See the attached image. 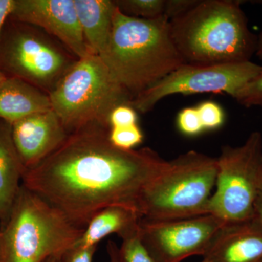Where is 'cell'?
<instances>
[{"instance_id": "obj_1", "label": "cell", "mask_w": 262, "mask_h": 262, "mask_svg": "<svg viewBox=\"0 0 262 262\" xmlns=\"http://www.w3.org/2000/svg\"><path fill=\"white\" fill-rule=\"evenodd\" d=\"M110 130L92 126L72 133L47 159L26 171L22 184L80 228L108 207L138 213L143 193L168 161L150 148L116 147Z\"/></svg>"}, {"instance_id": "obj_2", "label": "cell", "mask_w": 262, "mask_h": 262, "mask_svg": "<svg viewBox=\"0 0 262 262\" xmlns=\"http://www.w3.org/2000/svg\"><path fill=\"white\" fill-rule=\"evenodd\" d=\"M99 56L133 98L184 64L165 15L134 18L117 7L110 40Z\"/></svg>"}, {"instance_id": "obj_3", "label": "cell", "mask_w": 262, "mask_h": 262, "mask_svg": "<svg viewBox=\"0 0 262 262\" xmlns=\"http://www.w3.org/2000/svg\"><path fill=\"white\" fill-rule=\"evenodd\" d=\"M234 0H199L169 20L170 34L184 63L211 65L251 61L257 38Z\"/></svg>"}, {"instance_id": "obj_4", "label": "cell", "mask_w": 262, "mask_h": 262, "mask_svg": "<svg viewBox=\"0 0 262 262\" xmlns=\"http://www.w3.org/2000/svg\"><path fill=\"white\" fill-rule=\"evenodd\" d=\"M84 229L22 184L0 230L1 262H43L75 246Z\"/></svg>"}, {"instance_id": "obj_5", "label": "cell", "mask_w": 262, "mask_h": 262, "mask_svg": "<svg viewBox=\"0 0 262 262\" xmlns=\"http://www.w3.org/2000/svg\"><path fill=\"white\" fill-rule=\"evenodd\" d=\"M48 96L52 110L70 134L92 126L110 129L112 111L133 100L94 54L77 59Z\"/></svg>"}, {"instance_id": "obj_6", "label": "cell", "mask_w": 262, "mask_h": 262, "mask_svg": "<svg viewBox=\"0 0 262 262\" xmlns=\"http://www.w3.org/2000/svg\"><path fill=\"white\" fill-rule=\"evenodd\" d=\"M218 173L217 158L189 151L167 168L143 193L138 213L151 220L187 219L208 214Z\"/></svg>"}, {"instance_id": "obj_7", "label": "cell", "mask_w": 262, "mask_h": 262, "mask_svg": "<svg viewBox=\"0 0 262 262\" xmlns=\"http://www.w3.org/2000/svg\"><path fill=\"white\" fill-rule=\"evenodd\" d=\"M42 29L8 18L0 38V72L49 95L78 58Z\"/></svg>"}, {"instance_id": "obj_8", "label": "cell", "mask_w": 262, "mask_h": 262, "mask_svg": "<svg viewBox=\"0 0 262 262\" xmlns=\"http://www.w3.org/2000/svg\"><path fill=\"white\" fill-rule=\"evenodd\" d=\"M217 164L215 190L208 205V214L226 223L251 220L262 178L261 133L253 132L243 145L224 146Z\"/></svg>"}, {"instance_id": "obj_9", "label": "cell", "mask_w": 262, "mask_h": 262, "mask_svg": "<svg viewBox=\"0 0 262 262\" xmlns=\"http://www.w3.org/2000/svg\"><path fill=\"white\" fill-rule=\"evenodd\" d=\"M261 68L251 61L211 65L184 63L133 98L130 106L136 112L148 113L160 100L179 94L226 93L234 98Z\"/></svg>"}, {"instance_id": "obj_10", "label": "cell", "mask_w": 262, "mask_h": 262, "mask_svg": "<svg viewBox=\"0 0 262 262\" xmlns=\"http://www.w3.org/2000/svg\"><path fill=\"white\" fill-rule=\"evenodd\" d=\"M225 221L206 214L187 219L151 220L141 217L139 234L157 262H181L203 256Z\"/></svg>"}, {"instance_id": "obj_11", "label": "cell", "mask_w": 262, "mask_h": 262, "mask_svg": "<svg viewBox=\"0 0 262 262\" xmlns=\"http://www.w3.org/2000/svg\"><path fill=\"white\" fill-rule=\"evenodd\" d=\"M10 18L42 29L78 59L92 54L84 40L74 0H15Z\"/></svg>"}, {"instance_id": "obj_12", "label": "cell", "mask_w": 262, "mask_h": 262, "mask_svg": "<svg viewBox=\"0 0 262 262\" xmlns=\"http://www.w3.org/2000/svg\"><path fill=\"white\" fill-rule=\"evenodd\" d=\"M11 125L15 149L27 170L47 159L70 135L52 108L24 117Z\"/></svg>"}, {"instance_id": "obj_13", "label": "cell", "mask_w": 262, "mask_h": 262, "mask_svg": "<svg viewBox=\"0 0 262 262\" xmlns=\"http://www.w3.org/2000/svg\"><path fill=\"white\" fill-rule=\"evenodd\" d=\"M208 262H262V227L254 218L227 223L203 256Z\"/></svg>"}, {"instance_id": "obj_14", "label": "cell", "mask_w": 262, "mask_h": 262, "mask_svg": "<svg viewBox=\"0 0 262 262\" xmlns=\"http://www.w3.org/2000/svg\"><path fill=\"white\" fill-rule=\"evenodd\" d=\"M51 108L48 94L28 82L10 77L0 81V120L12 125Z\"/></svg>"}, {"instance_id": "obj_15", "label": "cell", "mask_w": 262, "mask_h": 262, "mask_svg": "<svg viewBox=\"0 0 262 262\" xmlns=\"http://www.w3.org/2000/svg\"><path fill=\"white\" fill-rule=\"evenodd\" d=\"M26 170L15 149L11 124L0 120V224L9 219ZM1 230V229H0Z\"/></svg>"}, {"instance_id": "obj_16", "label": "cell", "mask_w": 262, "mask_h": 262, "mask_svg": "<svg viewBox=\"0 0 262 262\" xmlns=\"http://www.w3.org/2000/svg\"><path fill=\"white\" fill-rule=\"evenodd\" d=\"M84 40L92 54L100 56L110 40L116 5L112 0H74Z\"/></svg>"}, {"instance_id": "obj_17", "label": "cell", "mask_w": 262, "mask_h": 262, "mask_svg": "<svg viewBox=\"0 0 262 262\" xmlns=\"http://www.w3.org/2000/svg\"><path fill=\"white\" fill-rule=\"evenodd\" d=\"M141 215L127 207L115 206L104 208L96 213L86 226L75 247L91 248L110 234L119 237L138 227Z\"/></svg>"}, {"instance_id": "obj_18", "label": "cell", "mask_w": 262, "mask_h": 262, "mask_svg": "<svg viewBox=\"0 0 262 262\" xmlns=\"http://www.w3.org/2000/svg\"><path fill=\"white\" fill-rule=\"evenodd\" d=\"M166 0H116L120 12L134 18L151 19L165 13Z\"/></svg>"}, {"instance_id": "obj_19", "label": "cell", "mask_w": 262, "mask_h": 262, "mask_svg": "<svg viewBox=\"0 0 262 262\" xmlns=\"http://www.w3.org/2000/svg\"><path fill=\"white\" fill-rule=\"evenodd\" d=\"M120 238L122 244L119 248L123 262H157L141 241L139 225Z\"/></svg>"}, {"instance_id": "obj_20", "label": "cell", "mask_w": 262, "mask_h": 262, "mask_svg": "<svg viewBox=\"0 0 262 262\" xmlns=\"http://www.w3.org/2000/svg\"><path fill=\"white\" fill-rule=\"evenodd\" d=\"M144 139L139 125L122 127H113L108 132V139L114 146L124 150L134 149Z\"/></svg>"}, {"instance_id": "obj_21", "label": "cell", "mask_w": 262, "mask_h": 262, "mask_svg": "<svg viewBox=\"0 0 262 262\" xmlns=\"http://www.w3.org/2000/svg\"><path fill=\"white\" fill-rule=\"evenodd\" d=\"M234 98L246 107L262 106V68L256 77L239 90Z\"/></svg>"}, {"instance_id": "obj_22", "label": "cell", "mask_w": 262, "mask_h": 262, "mask_svg": "<svg viewBox=\"0 0 262 262\" xmlns=\"http://www.w3.org/2000/svg\"><path fill=\"white\" fill-rule=\"evenodd\" d=\"M196 108L204 130H213L224 123L225 113L216 103L204 101Z\"/></svg>"}, {"instance_id": "obj_23", "label": "cell", "mask_w": 262, "mask_h": 262, "mask_svg": "<svg viewBox=\"0 0 262 262\" xmlns=\"http://www.w3.org/2000/svg\"><path fill=\"white\" fill-rule=\"evenodd\" d=\"M178 126L183 134L194 136L204 130L196 107L184 108L179 114Z\"/></svg>"}, {"instance_id": "obj_24", "label": "cell", "mask_w": 262, "mask_h": 262, "mask_svg": "<svg viewBox=\"0 0 262 262\" xmlns=\"http://www.w3.org/2000/svg\"><path fill=\"white\" fill-rule=\"evenodd\" d=\"M137 113L130 105L122 104L114 108L108 117V125L113 127H122L137 125Z\"/></svg>"}, {"instance_id": "obj_25", "label": "cell", "mask_w": 262, "mask_h": 262, "mask_svg": "<svg viewBox=\"0 0 262 262\" xmlns=\"http://www.w3.org/2000/svg\"><path fill=\"white\" fill-rule=\"evenodd\" d=\"M199 0H166L164 15L169 20L177 18L194 8Z\"/></svg>"}, {"instance_id": "obj_26", "label": "cell", "mask_w": 262, "mask_h": 262, "mask_svg": "<svg viewBox=\"0 0 262 262\" xmlns=\"http://www.w3.org/2000/svg\"><path fill=\"white\" fill-rule=\"evenodd\" d=\"M97 246L91 248L73 247L66 251L65 262H93Z\"/></svg>"}, {"instance_id": "obj_27", "label": "cell", "mask_w": 262, "mask_h": 262, "mask_svg": "<svg viewBox=\"0 0 262 262\" xmlns=\"http://www.w3.org/2000/svg\"><path fill=\"white\" fill-rule=\"evenodd\" d=\"M14 3L15 0H0V38H1L5 24L13 12ZM5 77V76L0 72V81Z\"/></svg>"}, {"instance_id": "obj_28", "label": "cell", "mask_w": 262, "mask_h": 262, "mask_svg": "<svg viewBox=\"0 0 262 262\" xmlns=\"http://www.w3.org/2000/svg\"><path fill=\"white\" fill-rule=\"evenodd\" d=\"M253 218L257 221L262 227V178L258 187L256 201H255Z\"/></svg>"}, {"instance_id": "obj_29", "label": "cell", "mask_w": 262, "mask_h": 262, "mask_svg": "<svg viewBox=\"0 0 262 262\" xmlns=\"http://www.w3.org/2000/svg\"><path fill=\"white\" fill-rule=\"evenodd\" d=\"M106 248L110 258L108 262H123L120 255V248L113 241H108Z\"/></svg>"}, {"instance_id": "obj_30", "label": "cell", "mask_w": 262, "mask_h": 262, "mask_svg": "<svg viewBox=\"0 0 262 262\" xmlns=\"http://www.w3.org/2000/svg\"><path fill=\"white\" fill-rule=\"evenodd\" d=\"M64 253H59V254L52 256L51 257L47 258L46 261L43 262H65L64 256H63Z\"/></svg>"}, {"instance_id": "obj_31", "label": "cell", "mask_w": 262, "mask_h": 262, "mask_svg": "<svg viewBox=\"0 0 262 262\" xmlns=\"http://www.w3.org/2000/svg\"><path fill=\"white\" fill-rule=\"evenodd\" d=\"M256 56L262 60V32L257 38V45H256Z\"/></svg>"}, {"instance_id": "obj_32", "label": "cell", "mask_w": 262, "mask_h": 262, "mask_svg": "<svg viewBox=\"0 0 262 262\" xmlns=\"http://www.w3.org/2000/svg\"><path fill=\"white\" fill-rule=\"evenodd\" d=\"M0 262H1V245H0Z\"/></svg>"}, {"instance_id": "obj_33", "label": "cell", "mask_w": 262, "mask_h": 262, "mask_svg": "<svg viewBox=\"0 0 262 262\" xmlns=\"http://www.w3.org/2000/svg\"><path fill=\"white\" fill-rule=\"evenodd\" d=\"M201 262H208V261H207V260H206V259H203V261H202Z\"/></svg>"}, {"instance_id": "obj_34", "label": "cell", "mask_w": 262, "mask_h": 262, "mask_svg": "<svg viewBox=\"0 0 262 262\" xmlns=\"http://www.w3.org/2000/svg\"><path fill=\"white\" fill-rule=\"evenodd\" d=\"M0 229H1V224H0Z\"/></svg>"}]
</instances>
